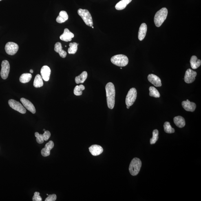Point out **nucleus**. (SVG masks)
<instances>
[{
	"instance_id": "nucleus-1",
	"label": "nucleus",
	"mask_w": 201,
	"mask_h": 201,
	"mask_svg": "<svg viewBox=\"0 0 201 201\" xmlns=\"http://www.w3.org/2000/svg\"><path fill=\"white\" fill-rule=\"evenodd\" d=\"M108 107L110 109L114 108L115 103L116 91L115 87L112 83H109L105 86Z\"/></svg>"
},
{
	"instance_id": "nucleus-5",
	"label": "nucleus",
	"mask_w": 201,
	"mask_h": 201,
	"mask_svg": "<svg viewBox=\"0 0 201 201\" xmlns=\"http://www.w3.org/2000/svg\"><path fill=\"white\" fill-rule=\"evenodd\" d=\"M78 13L83 19L86 24L89 27L93 26V22L92 16L88 10L79 9L78 11Z\"/></svg>"
},
{
	"instance_id": "nucleus-21",
	"label": "nucleus",
	"mask_w": 201,
	"mask_h": 201,
	"mask_svg": "<svg viewBox=\"0 0 201 201\" xmlns=\"http://www.w3.org/2000/svg\"><path fill=\"white\" fill-rule=\"evenodd\" d=\"M68 15L66 12L65 11H61L59 13V15L56 19L57 22L58 23H62L65 22L68 19Z\"/></svg>"
},
{
	"instance_id": "nucleus-23",
	"label": "nucleus",
	"mask_w": 201,
	"mask_h": 201,
	"mask_svg": "<svg viewBox=\"0 0 201 201\" xmlns=\"http://www.w3.org/2000/svg\"><path fill=\"white\" fill-rule=\"evenodd\" d=\"M131 1L132 0H121L117 3L115 6V8L118 10H123Z\"/></svg>"
},
{
	"instance_id": "nucleus-22",
	"label": "nucleus",
	"mask_w": 201,
	"mask_h": 201,
	"mask_svg": "<svg viewBox=\"0 0 201 201\" xmlns=\"http://www.w3.org/2000/svg\"><path fill=\"white\" fill-rule=\"evenodd\" d=\"M190 63L191 68L195 69L200 66L201 61L200 60L198 59L196 56H193L191 58Z\"/></svg>"
},
{
	"instance_id": "nucleus-31",
	"label": "nucleus",
	"mask_w": 201,
	"mask_h": 201,
	"mask_svg": "<svg viewBox=\"0 0 201 201\" xmlns=\"http://www.w3.org/2000/svg\"><path fill=\"white\" fill-rule=\"evenodd\" d=\"M35 136L36 138V141L38 143L42 144L44 142L45 137L43 134H40L38 132H36L35 133Z\"/></svg>"
},
{
	"instance_id": "nucleus-40",
	"label": "nucleus",
	"mask_w": 201,
	"mask_h": 201,
	"mask_svg": "<svg viewBox=\"0 0 201 201\" xmlns=\"http://www.w3.org/2000/svg\"><path fill=\"white\" fill-rule=\"evenodd\" d=\"M43 130L44 131H45V129H44V130Z\"/></svg>"
},
{
	"instance_id": "nucleus-4",
	"label": "nucleus",
	"mask_w": 201,
	"mask_h": 201,
	"mask_svg": "<svg viewBox=\"0 0 201 201\" xmlns=\"http://www.w3.org/2000/svg\"><path fill=\"white\" fill-rule=\"evenodd\" d=\"M142 167V162L139 159L137 158H133L131 161L129 167V171L133 176L138 175Z\"/></svg>"
},
{
	"instance_id": "nucleus-39",
	"label": "nucleus",
	"mask_w": 201,
	"mask_h": 201,
	"mask_svg": "<svg viewBox=\"0 0 201 201\" xmlns=\"http://www.w3.org/2000/svg\"><path fill=\"white\" fill-rule=\"evenodd\" d=\"M92 28H94V27L92 26Z\"/></svg>"
},
{
	"instance_id": "nucleus-33",
	"label": "nucleus",
	"mask_w": 201,
	"mask_h": 201,
	"mask_svg": "<svg viewBox=\"0 0 201 201\" xmlns=\"http://www.w3.org/2000/svg\"><path fill=\"white\" fill-rule=\"evenodd\" d=\"M40 193L38 192H36L34 193V195L32 197V201H41L42 199L40 195Z\"/></svg>"
},
{
	"instance_id": "nucleus-2",
	"label": "nucleus",
	"mask_w": 201,
	"mask_h": 201,
	"mask_svg": "<svg viewBox=\"0 0 201 201\" xmlns=\"http://www.w3.org/2000/svg\"><path fill=\"white\" fill-rule=\"evenodd\" d=\"M168 10L166 8H163L158 11L155 15L154 23L157 27H160L167 18Z\"/></svg>"
},
{
	"instance_id": "nucleus-32",
	"label": "nucleus",
	"mask_w": 201,
	"mask_h": 201,
	"mask_svg": "<svg viewBox=\"0 0 201 201\" xmlns=\"http://www.w3.org/2000/svg\"><path fill=\"white\" fill-rule=\"evenodd\" d=\"M80 88L79 86L77 85L75 88L74 89V94L75 96H80L83 94V92Z\"/></svg>"
},
{
	"instance_id": "nucleus-28",
	"label": "nucleus",
	"mask_w": 201,
	"mask_h": 201,
	"mask_svg": "<svg viewBox=\"0 0 201 201\" xmlns=\"http://www.w3.org/2000/svg\"><path fill=\"white\" fill-rule=\"evenodd\" d=\"M149 96L155 98L160 97V94L159 91L154 87H151L149 88Z\"/></svg>"
},
{
	"instance_id": "nucleus-26",
	"label": "nucleus",
	"mask_w": 201,
	"mask_h": 201,
	"mask_svg": "<svg viewBox=\"0 0 201 201\" xmlns=\"http://www.w3.org/2000/svg\"><path fill=\"white\" fill-rule=\"evenodd\" d=\"M32 75L29 73H25L20 77L19 81L21 83H28L32 79Z\"/></svg>"
},
{
	"instance_id": "nucleus-41",
	"label": "nucleus",
	"mask_w": 201,
	"mask_h": 201,
	"mask_svg": "<svg viewBox=\"0 0 201 201\" xmlns=\"http://www.w3.org/2000/svg\"><path fill=\"white\" fill-rule=\"evenodd\" d=\"M122 69V67H121L120 69Z\"/></svg>"
},
{
	"instance_id": "nucleus-8",
	"label": "nucleus",
	"mask_w": 201,
	"mask_h": 201,
	"mask_svg": "<svg viewBox=\"0 0 201 201\" xmlns=\"http://www.w3.org/2000/svg\"><path fill=\"white\" fill-rule=\"evenodd\" d=\"M1 76L3 79H6L8 78L10 71V65L8 61L6 60H3L1 64Z\"/></svg>"
},
{
	"instance_id": "nucleus-34",
	"label": "nucleus",
	"mask_w": 201,
	"mask_h": 201,
	"mask_svg": "<svg viewBox=\"0 0 201 201\" xmlns=\"http://www.w3.org/2000/svg\"><path fill=\"white\" fill-rule=\"evenodd\" d=\"M57 199V196L55 194H52L48 195L45 201H56Z\"/></svg>"
},
{
	"instance_id": "nucleus-42",
	"label": "nucleus",
	"mask_w": 201,
	"mask_h": 201,
	"mask_svg": "<svg viewBox=\"0 0 201 201\" xmlns=\"http://www.w3.org/2000/svg\"><path fill=\"white\" fill-rule=\"evenodd\" d=\"M2 1V0H0V1Z\"/></svg>"
},
{
	"instance_id": "nucleus-7",
	"label": "nucleus",
	"mask_w": 201,
	"mask_h": 201,
	"mask_svg": "<svg viewBox=\"0 0 201 201\" xmlns=\"http://www.w3.org/2000/svg\"><path fill=\"white\" fill-rule=\"evenodd\" d=\"M8 104L12 109L21 114H24L26 112V110L23 106L16 101L12 99L9 100Z\"/></svg>"
},
{
	"instance_id": "nucleus-6",
	"label": "nucleus",
	"mask_w": 201,
	"mask_h": 201,
	"mask_svg": "<svg viewBox=\"0 0 201 201\" xmlns=\"http://www.w3.org/2000/svg\"><path fill=\"white\" fill-rule=\"evenodd\" d=\"M137 92L136 89L133 88L130 89L126 98V104L130 107L133 105L136 99Z\"/></svg>"
},
{
	"instance_id": "nucleus-16",
	"label": "nucleus",
	"mask_w": 201,
	"mask_h": 201,
	"mask_svg": "<svg viewBox=\"0 0 201 201\" xmlns=\"http://www.w3.org/2000/svg\"><path fill=\"white\" fill-rule=\"evenodd\" d=\"M74 36V35L73 33L70 32L69 29L65 28L63 33L60 36V38L62 41L68 42L71 41Z\"/></svg>"
},
{
	"instance_id": "nucleus-18",
	"label": "nucleus",
	"mask_w": 201,
	"mask_h": 201,
	"mask_svg": "<svg viewBox=\"0 0 201 201\" xmlns=\"http://www.w3.org/2000/svg\"><path fill=\"white\" fill-rule=\"evenodd\" d=\"M147 30V26L145 23L141 25L138 32V38L140 41L143 40L145 37Z\"/></svg>"
},
{
	"instance_id": "nucleus-20",
	"label": "nucleus",
	"mask_w": 201,
	"mask_h": 201,
	"mask_svg": "<svg viewBox=\"0 0 201 201\" xmlns=\"http://www.w3.org/2000/svg\"><path fill=\"white\" fill-rule=\"evenodd\" d=\"M173 122L177 126L180 128L184 127L186 125L185 119L182 116H178L175 117L173 118Z\"/></svg>"
},
{
	"instance_id": "nucleus-9",
	"label": "nucleus",
	"mask_w": 201,
	"mask_h": 201,
	"mask_svg": "<svg viewBox=\"0 0 201 201\" xmlns=\"http://www.w3.org/2000/svg\"><path fill=\"white\" fill-rule=\"evenodd\" d=\"M19 46L17 44L9 42L6 43L5 47V50L7 54L10 55H14L18 52Z\"/></svg>"
},
{
	"instance_id": "nucleus-29",
	"label": "nucleus",
	"mask_w": 201,
	"mask_h": 201,
	"mask_svg": "<svg viewBox=\"0 0 201 201\" xmlns=\"http://www.w3.org/2000/svg\"><path fill=\"white\" fill-rule=\"evenodd\" d=\"M164 131L168 133H173L175 132V129L170 125L169 122H165L164 125Z\"/></svg>"
},
{
	"instance_id": "nucleus-36",
	"label": "nucleus",
	"mask_w": 201,
	"mask_h": 201,
	"mask_svg": "<svg viewBox=\"0 0 201 201\" xmlns=\"http://www.w3.org/2000/svg\"><path fill=\"white\" fill-rule=\"evenodd\" d=\"M79 86L80 88V89H81V90L82 91H83V90H84V89H85V87L84 86V85H80Z\"/></svg>"
},
{
	"instance_id": "nucleus-15",
	"label": "nucleus",
	"mask_w": 201,
	"mask_h": 201,
	"mask_svg": "<svg viewBox=\"0 0 201 201\" xmlns=\"http://www.w3.org/2000/svg\"><path fill=\"white\" fill-rule=\"evenodd\" d=\"M51 70L47 66H44L41 70V74L43 79L45 81H49L50 79Z\"/></svg>"
},
{
	"instance_id": "nucleus-38",
	"label": "nucleus",
	"mask_w": 201,
	"mask_h": 201,
	"mask_svg": "<svg viewBox=\"0 0 201 201\" xmlns=\"http://www.w3.org/2000/svg\"><path fill=\"white\" fill-rule=\"evenodd\" d=\"M129 108H130V107H129V106H127V109H129Z\"/></svg>"
},
{
	"instance_id": "nucleus-13",
	"label": "nucleus",
	"mask_w": 201,
	"mask_h": 201,
	"mask_svg": "<svg viewBox=\"0 0 201 201\" xmlns=\"http://www.w3.org/2000/svg\"><path fill=\"white\" fill-rule=\"evenodd\" d=\"M182 105L186 111L190 112H194L196 107V105L195 103L190 101L188 100L182 101Z\"/></svg>"
},
{
	"instance_id": "nucleus-10",
	"label": "nucleus",
	"mask_w": 201,
	"mask_h": 201,
	"mask_svg": "<svg viewBox=\"0 0 201 201\" xmlns=\"http://www.w3.org/2000/svg\"><path fill=\"white\" fill-rule=\"evenodd\" d=\"M197 75V73L195 71L190 69H188L186 71L184 76V81L187 83H193L194 81H195Z\"/></svg>"
},
{
	"instance_id": "nucleus-3",
	"label": "nucleus",
	"mask_w": 201,
	"mask_h": 201,
	"mask_svg": "<svg viewBox=\"0 0 201 201\" xmlns=\"http://www.w3.org/2000/svg\"><path fill=\"white\" fill-rule=\"evenodd\" d=\"M111 61L113 64L120 67H124L129 63L128 58L125 55L118 54L112 57Z\"/></svg>"
},
{
	"instance_id": "nucleus-19",
	"label": "nucleus",
	"mask_w": 201,
	"mask_h": 201,
	"mask_svg": "<svg viewBox=\"0 0 201 201\" xmlns=\"http://www.w3.org/2000/svg\"><path fill=\"white\" fill-rule=\"evenodd\" d=\"M54 50L56 52L58 53L61 58H64L66 57L67 53L63 50L61 43L60 42H57L55 44Z\"/></svg>"
},
{
	"instance_id": "nucleus-37",
	"label": "nucleus",
	"mask_w": 201,
	"mask_h": 201,
	"mask_svg": "<svg viewBox=\"0 0 201 201\" xmlns=\"http://www.w3.org/2000/svg\"><path fill=\"white\" fill-rule=\"evenodd\" d=\"M33 72H34V71H33V70H32V69H31V70H30V72L31 73H32H32H33Z\"/></svg>"
},
{
	"instance_id": "nucleus-17",
	"label": "nucleus",
	"mask_w": 201,
	"mask_h": 201,
	"mask_svg": "<svg viewBox=\"0 0 201 201\" xmlns=\"http://www.w3.org/2000/svg\"><path fill=\"white\" fill-rule=\"evenodd\" d=\"M89 151L93 156H98L101 154L103 151V149L101 146L98 145H93L89 148Z\"/></svg>"
},
{
	"instance_id": "nucleus-11",
	"label": "nucleus",
	"mask_w": 201,
	"mask_h": 201,
	"mask_svg": "<svg viewBox=\"0 0 201 201\" xmlns=\"http://www.w3.org/2000/svg\"><path fill=\"white\" fill-rule=\"evenodd\" d=\"M20 101L23 104L25 108L28 109V110L30 111L33 114H35L36 113V110L34 106L31 103L30 101L24 98H21Z\"/></svg>"
},
{
	"instance_id": "nucleus-25",
	"label": "nucleus",
	"mask_w": 201,
	"mask_h": 201,
	"mask_svg": "<svg viewBox=\"0 0 201 201\" xmlns=\"http://www.w3.org/2000/svg\"><path fill=\"white\" fill-rule=\"evenodd\" d=\"M44 83L43 80V78L40 75L38 74L35 77L34 79L33 85L34 86L37 88L43 86Z\"/></svg>"
},
{
	"instance_id": "nucleus-35",
	"label": "nucleus",
	"mask_w": 201,
	"mask_h": 201,
	"mask_svg": "<svg viewBox=\"0 0 201 201\" xmlns=\"http://www.w3.org/2000/svg\"><path fill=\"white\" fill-rule=\"evenodd\" d=\"M45 137V141H47L50 138L51 136V133L50 131H45L44 133H43Z\"/></svg>"
},
{
	"instance_id": "nucleus-30",
	"label": "nucleus",
	"mask_w": 201,
	"mask_h": 201,
	"mask_svg": "<svg viewBox=\"0 0 201 201\" xmlns=\"http://www.w3.org/2000/svg\"><path fill=\"white\" fill-rule=\"evenodd\" d=\"M159 131L158 130L155 129L153 131L152 138L150 139V143L151 145L156 143L158 139Z\"/></svg>"
},
{
	"instance_id": "nucleus-12",
	"label": "nucleus",
	"mask_w": 201,
	"mask_h": 201,
	"mask_svg": "<svg viewBox=\"0 0 201 201\" xmlns=\"http://www.w3.org/2000/svg\"><path fill=\"white\" fill-rule=\"evenodd\" d=\"M54 147V142L51 140L45 145L41 151V154L44 157H47L49 156L51 150H52Z\"/></svg>"
},
{
	"instance_id": "nucleus-27",
	"label": "nucleus",
	"mask_w": 201,
	"mask_h": 201,
	"mask_svg": "<svg viewBox=\"0 0 201 201\" xmlns=\"http://www.w3.org/2000/svg\"><path fill=\"white\" fill-rule=\"evenodd\" d=\"M78 44L76 43L69 44V48L68 49V52L69 54H75L78 50Z\"/></svg>"
},
{
	"instance_id": "nucleus-24",
	"label": "nucleus",
	"mask_w": 201,
	"mask_h": 201,
	"mask_svg": "<svg viewBox=\"0 0 201 201\" xmlns=\"http://www.w3.org/2000/svg\"><path fill=\"white\" fill-rule=\"evenodd\" d=\"M88 76V74L86 71H84L79 75L76 77L75 81L77 84L83 83L86 80Z\"/></svg>"
},
{
	"instance_id": "nucleus-14",
	"label": "nucleus",
	"mask_w": 201,
	"mask_h": 201,
	"mask_svg": "<svg viewBox=\"0 0 201 201\" xmlns=\"http://www.w3.org/2000/svg\"><path fill=\"white\" fill-rule=\"evenodd\" d=\"M148 80L155 87H160L162 86L161 81L160 78L156 75L151 74L148 76Z\"/></svg>"
}]
</instances>
